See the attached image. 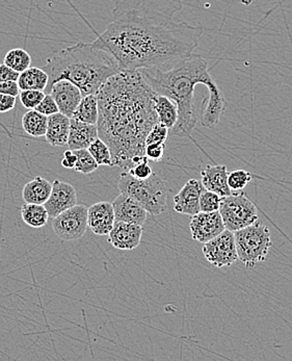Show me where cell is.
<instances>
[{
	"instance_id": "52a82bcc",
	"label": "cell",
	"mask_w": 292,
	"mask_h": 361,
	"mask_svg": "<svg viewBox=\"0 0 292 361\" xmlns=\"http://www.w3.org/2000/svg\"><path fill=\"white\" fill-rule=\"evenodd\" d=\"M227 231H241L259 220L256 205L246 196L245 192H233L223 197L219 209Z\"/></svg>"
},
{
	"instance_id": "836d02e7",
	"label": "cell",
	"mask_w": 292,
	"mask_h": 361,
	"mask_svg": "<svg viewBox=\"0 0 292 361\" xmlns=\"http://www.w3.org/2000/svg\"><path fill=\"white\" fill-rule=\"evenodd\" d=\"M36 111H40L41 114L45 116L53 115V114L58 113V107L54 102L53 97L50 94H45L41 104L37 106Z\"/></svg>"
},
{
	"instance_id": "8992f818",
	"label": "cell",
	"mask_w": 292,
	"mask_h": 361,
	"mask_svg": "<svg viewBox=\"0 0 292 361\" xmlns=\"http://www.w3.org/2000/svg\"><path fill=\"white\" fill-rule=\"evenodd\" d=\"M233 233L239 259L248 269L254 268L267 259L272 242L269 229L265 225L257 221Z\"/></svg>"
},
{
	"instance_id": "e575fe53",
	"label": "cell",
	"mask_w": 292,
	"mask_h": 361,
	"mask_svg": "<svg viewBox=\"0 0 292 361\" xmlns=\"http://www.w3.org/2000/svg\"><path fill=\"white\" fill-rule=\"evenodd\" d=\"M165 144H150L146 145L145 154L148 159L160 161L165 155Z\"/></svg>"
},
{
	"instance_id": "277c9868",
	"label": "cell",
	"mask_w": 292,
	"mask_h": 361,
	"mask_svg": "<svg viewBox=\"0 0 292 361\" xmlns=\"http://www.w3.org/2000/svg\"><path fill=\"white\" fill-rule=\"evenodd\" d=\"M42 69L49 78L45 93L54 82L67 80L77 85L84 96L97 94L108 78L121 71L115 59L93 43H78L56 52Z\"/></svg>"
},
{
	"instance_id": "44dd1931",
	"label": "cell",
	"mask_w": 292,
	"mask_h": 361,
	"mask_svg": "<svg viewBox=\"0 0 292 361\" xmlns=\"http://www.w3.org/2000/svg\"><path fill=\"white\" fill-rule=\"evenodd\" d=\"M49 78L42 68L30 67L19 73L17 84L20 91L25 90H39L44 91L47 87Z\"/></svg>"
},
{
	"instance_id": "d4e9b609",
	"label": "cell",
	"mask_w": 292,
	"mask_h": 361,
	"mask_svg": "<svg viewBox=\"0 0 292 361\" xmlns=\"http://www.w3.org/2000/svg\"><path fill=\"white\" fill-rule=\"evenodd\" d=\"M21 216L24 223L32 228H42L46 226L49 219L44 205L34 203H25L21 207Z\"/></svg>"
},
{
	"instance_id": "7c38bea8",
	"label": "cell",
	"mask_w": 292,
	"mask_h": 361,
	"mask_svg": "<svg viewBox=\"0 0 292 361\" xmlns=\"http://www.w3.org/2000/svg\"><path fill=\"white\" fill-rule=\"evenodd\" d=\"M77 204V194L73 185L64 181L54 180L49 198L44 203L46 211L52 219L70 207Z\"/></svg>"
},
{
	"instance_id": "f35d334b",
	"label": "cell",
	"mask_w": 292,
	"mask_h": 361,
	"mask_svg": "<svg viewBox=\"0 0 292 361\" xmlns=\"http://www.w3.org/2000/svg\"><path fill=\"white\" fill-rule=\"evenodd\" d=\"M76 161H77V157H76L75 152L74 150H67L65 151L64 157L62 159V166L66 169H74L75 167Z\"/></svg>"
},
{
	"instance_id": "d6a6232c",
	"label": "cell",
	"mask_w": 292,
	"mask_h": 361,
	"mask_svg": "<svg viewBox=\"0 0 292 361\" xmlns=\"http://www.w3.org/2000/svg\"><path fill=\"white\" fill-rule=\"evenodd\" d=\"M148 161H149V159H146V161H141V163L137 164L134 167L130 168L127 172L129 173L132 176H134V178H148V177H150L153 174V171H152V168L150 167Z\"/></svg>"
},
{
	"instance_id": "1f68e13d",
	"label": "cell",
	"mask_w": 292,
	"mask_h": 361,
	"mask_svg": "<svg viewBox=\"0 0 292 361\" xmlns=\"http://www.w3.org/2000/svg\"><path fill=\"white\" fill-rule=\"evenodd\" d=\"M170 129L163 124L158 123L154 124L153 128L150 129L148 133L147 137H146V145L150 144H165L167 137H169Z\"/></svg>"
},
{
	"instance_id": "5b68a950",
	"label": "cell",
	"mask_w": 292,
	"mask_h": 361,
	"mask_svg": "<svg viewBox=\"0 0 292 361\" xmlns=\"http://www.w3.org/2000/svg\"><path fill=\"white\" fill-rule=\"evenodd\" d=\"M118 189L137 201L152 216H158L167 211V185L158 174L153 173L148 178L137 179L125 171L120 176Z\"/></svg>"
},
{
	"instance_id": "3957f363",
	"label": "cell",
	"mask_w": 292,
	"mask_h": 361,
	"mask_svg": "<svg viewBox=\"0 0 292 361\" xmlns=\"http://www.w3.org/2000/svg\"><path fill=\"white\" fill-rule=\"evenodd\" d=\"M143 80L158 95L167 96L175 102L178 120L171 133L176 137H191L199 120L195 102L198 85L208 89V97L203 100L201 121L208 126L220 123L228 102L221 87L209 71L208 62L199 54L181 59L169 64L137 70Z\"/></svg>"
},
{
	"instance_id": "ba28073f",
	"label": "cell",
	"mask_w": 292,
	"mask_h": 361,
	"mask_svg": "<svg viewBox=\"0 0 292 361\" xmlns=\"http://www.w3.org/2000/svg\"><path fill=\"white\" fill-rule=\"evenodd\" d=\"M88 207L76 204L53 218L52 228L58 238L64 240H80L87 233Z\"/></svg>"
},
{
	"instance_id": "f1b7e54d",
	"label": "cell",
	"mask_w": 292,
	"mask_h": 361,
	"mask_svg": "<svg viewBox=\"0 0 292 361\" xmlns=\"http://www.w3.org/2000/svg\"><path fill=\"white\" fill-rule=\"evenodd\" d=\"M252 181V174L248 171L239 169L228 173V185L232 192L243 191Z\"/></svg>"
},
{
	"instance_id": "9a60e30c",
	"label": "cell",
	"mask_w": 292,
	"mask_h": 361,
	"mask_svg": "<svg viewBox=\"0 0 292 361\" xmlns=\"http://www.w3.org/2000/svg\"><path fill=\"white\" fill-rule=\"evenodd\" d=\"M115 222L112 203L98 202L89 207L88 226L96 235H108Z\"/></svg>"
},
{
	"instance_id": "7a4b0ae2",
	"label": "cell",
	"mask_w": 292,
	"mask_h": 361,
	"mask_svg": "<svg viewBox=\"0 0 292 361\" xmlns=\"http://www.w3.org/2000/svg\"><path fill=\"white\" fill-rule=\"evenodd\" d=\"M97 128L110 149L113 166L128 171L146 161V137L158 123L156 94L139 71H120L98 90Z\"/></svg>"
},
{
	"instance_id": "7402d4cb",
	"label": "cell",
	"mask_w": 292,
	"mask_h": 361,
	"mask_svg": "<svg viewBox=\"0 0 292 361\" xmlns=\"http://www.w3.org/2000/svg\"><path fill=\"white\" fill-rule=\"evenodd\" d=\"M154 109L158 115L159 123L171 130L178 120V109L175 102L167 96L158 95L154 98Z\"/></svg>"
},
{
	"instance_id": "ac0fdd59",
	"label": "cell",
	"mask_w": 292,
	"mask_h": 361,
	"mask_svg": "<svg viewBox=\"0 0 292 361\" xmlns=\"http://www.w3.org/2000/svg\"><path fill=\"white\" fill-rule=\"evenodd\" d=\"M203 187L221 197L232 194L228 185V171L225 165L208 166L201 171Z\"/></svg>"
},
{
	"instance_id": "484cf974",
	"label": "cell",
	"mask_w": 292,
	"mask_h": 361,
	"mask_svg": "<svg viewBox=\"0 0 292 361\" xmlns=\"http://www.w3.org/2000/svg\"><path fill=\"white\" fill-rule=\"evenodd\" d=\"M4 64L18 72V73H21L32 65V56L23 48H15V49L10 50L6 54L4 59Z\"/></svg>"
},
{
	"instance_id": "d6986e66",
	"label": "cell",
	"mask_w": 292,
	"mask_h": 361,
	"mask_svg": "<svg viewBox=\"0 0 292 361\" xmlns=\"http://www.w3.org/2000/svg\"><path fill=\"white\" fill-rule=\"evenodd\" d=\"M71 118L64 114L56 113L47 117V129H46V141L53 147H63L67 145L69 137Z\"/></svg>"
},
{
	"instance_id": "8fae6325",
	"label": "cell",
	"mask_w": 292,
	"mask_h": 361,
	"mask_svg": "<svg viewBox=\"0 0 292 361\" xmlns=\"http://www.w3.org/2000/svg\"><path fill=\"white\" fill-rule=\"evenodd\" d=\"M46 94H50L53 97L58 111L69 118H72L84 96L77 85L67 80L54 82Z\"/></svg>"
},
{
	"instance_id": "ffe728a7",
	"label": "cell",
	"mask_w": 292,
	"mask_h": 361,
	"mask_svg": "<svg viewBox=\"0 0 292 361\" xmlns=\"http://www.w3.org/2000/svg\"><path fill=\"white\" fill-rule=\"evenodd\" d=\"M52 190V183L41 176L34 177L30 183L24 185L23 191V200L25 203L43 204L49 198Z\"/></svg>"
},
{
	"instance_id": "9c48e42d",
	"label": "cell",
	"mask_w": 292,
	"mask_h": 361,
	"mask_svg": "<svg viewBox=\"0 0 292 361\" xmlns=\"http://www.w3.org/2000/svg\"><path fill=\"white\" fill-rule=\"evenodd\" d=\"M203 255L207 262L215 268L232 266L239 259L234 233L225 229L212 240L205 243Z\"/></svg>"
},
{
	"instance_id": "4fadbf2b",
	"label": "cell",
	"mask_w": 292,
	"mask_h": 361,
	"mask_svg": "<svg viewBox=\"0 0 292 361\" xmlns=\"http://www.w3.org/2000/svg\"><path fill=\"white\" fill-rule=\"evenodd\" d=\"M143 226L132 223L115 221L110 234L108 242L119 250H134L141 244Z\"/></svg>"
},
{
	"instance_id": "e0dca14e",
	"label": "cell",
	"mask_w": 292,
	"mask_h": 361,
	"mask_svg": "<svg viewBox=\"0 0 292 361\" xmlns=\"http://www.w3.org/2000/svg\"><path fill=\"white\" fill-rule=\"evenodd\" d=\"M97 137H99L97 124L84 123L71 118L69 137L67 142V146L70 150L88 149Z\"/></svg>"
},
{
	"instance_id": "4dcf8cb0",
	"label": "cell",
	"mask_w": 292,
	"mask_h": 361,
	"mask_svg": "<svg viewBox=\"0 0 292 361\" xmlns=\"http://www.w3.org/2000/svg\"><path fill=\"white\" fill-rule=\"evenodd\" d=\"M45 94L44 91H39V90H25V91H20L19 98L25 109H36L44 98Z\"/></svg>"
},
{
	"instance_id": "603a6c76",
	"label": "cell",
	"mask_w": 292,
	"mask_h": 361,
	"mask_svg": "<svg viewBox=\"0 0 292 361\" xmlns=\"http://www.w3.org/2000/svg\"><path fill=\"white\" fill-rule=\"evenodd\" d=\"M98 115H99V109H98L97 95L89 94V95L82 96V99L80 100L72 118L84 123L97 124Z\"/></svg>"
},
{
	"instance_id": "83f0119b",
	"label": "cell",
	"mask_w": 292,
	"mask_h": 361,
	"mask_svg": "<svg viewBox=\"0 0 292 361\" xmlns=\"http://www.w3.org/2000/svg\"><path fill=\"white\" fill-rule=\"evenodd\" d=\"M74 152H75L76 157H77L75 167H74L76 172L82 173V174H91L99 167L93 155L89 152L88 149H80V150H74Z\"/></svg>"
},
{
	"instance_id": "6da1fadb",
	"label": "cell",
	"mask_w": 292,
	"mask_h": 361,
	"mask_svg": "<svg viewBox=\"0 0 292 361\" xmlns=\"http://www.w3.org/2000/svg\"><path fill=\"white\" fill-rule=\"evenodd\" d=\"M184 0H119L113 21L93 45L110 54L121 71L169 64L195 54L204 27L176 21Z\"/></svg>"
},
{
	"instance_id": "30bf717a",
	"label": "cell",
	"mask_w": 292,
	"mask_h": 361,
	"mask_svg": "<svg viewBox=\"0 0 292 361\" xmlns=\"http://www.w3.org/2000/svg\"><path fill=\"white\" fill-rule=\"evenodd\" d=\"M189 228L193 240L202 244L212 240L226 229L219 211L212 213L199 212L193 214L189 222Z\"/></svg>"
},
{
	"instance_id": "4316f807",
	"label": "cell",
	"mask_w": 292,
	"mask_h": 361,
	"mask_svg": "<svg viewBox=\"0 0 292 361\" xmlns=\"http://www.w3.org/2000/svg\"><path fill=\"white\" fill-rule=\"evenodd\" d=\"M88 150L89 152L93 155L98 165L110 166V167H113V159L110 149L100 137H97V139L91 144Z\"/></svg>"
},
{
	"instance_id": "d590c367",
	"label": "cell",
	"mask_w": 292,
	"mask_h": 361,
	"mask_svg": "<svg viewBox=\"0 0 292 361\" xmlns=\"http://www.w3.org/2000/svg\"><path fill=\"white\" fill-rule=\"evenodd\" d=\"M17 97L0 94V114L8 113L16 106Z\"/></svg>"
},
{
	"instance_id": "cb8c5ba5",
	"label": "cell",
	"mask_w": 292,
	"mask_h": 361,
	"mask_svg": "<svg viewBox=\"0 0 292 361\" xmlns=\"http://www.w3.org/2000/svg\"><path fill=\"white\" fill-rule=\"evenodd\" d=\"M23 128L30 137H45L47 116L43 115L36 109H28L23 118Z\"/></svg>"
},
{
	"instance_id": "2e32d148",
	"label": "cell",
	"mask_w": 292,
	"mask_h": 361,
	"mask_svg": "<svg viewBox=\"0 0 292 361\" xmlns=\"http://www.w3.org/2000/svg\"><path fill=\"white\" fill-rule=\"evenodd\" d=\"M115 221L143 226L147 220V211L125 194H120L112 203Z\"/></svg>"
},
{
	"instance_id": "74e56055",
	"label": "cell",
	"mask_w": 292,
	"mask_h": 361,
	"mask_svg": "<svg viewBox=\"0 0 292 361\" xmlns=\"http://www.w3.org/2000/svg\"><path fill=\"white\" fill-rule=\"evenodd\" d=\"M20 89L17 82H0V94L12 95L18 97Z\"/></svg>"
},
{
	"instance_id": "f546056e",
	"label": "cell",
	"mask_w": 292,
	"mask_h": 361,
	"mask_svg": "<svg viewBox=\"0 0 292 361\" xmlns=\"http://www.w3.org/2000/svg\"><path fill=\"white\" fill-rule=\"evenodd\" d=\"M223 197L217 195V192L207 191L204 189L200 196V212H205V213H212V212H217L221 205V201Z\"/></svg>"
},
{
	"instance_id": "5bb4252c",
	"label": "cell",
	"mask_w": 292,
	"mask_h": 361,
	"mask_svg": "<svg viewBox=\"0 0 292 361\" xmlns=\"http://www.w3.org/2000/svg\"><path fill=\"white\" fill-rule=\"evenodd\" d=\"M204 187L197 179H189L174 197V209L178 214L193 216L200 212V196Z\"/></svg>"
},
{
	"instance_id": "8d00e7d4",
	"label": "cell",
	"mask_w": 292,
	"mask_h": 361,
	"mask_svg": "<svg viewBox=\"0 0 292 361\" xmlns=\"http://www.w3.org/2000/svg\"><path fill=\"white\" fill-rule=\"evenodd\" d=\"M19 73L15 70L11 69L6 64H0V82H17Z\"/></svg>"
}]
</instances>
